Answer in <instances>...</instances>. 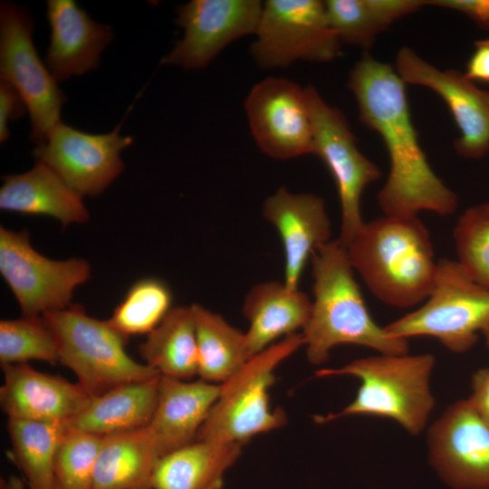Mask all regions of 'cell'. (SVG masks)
I'll use <instances>...</instances> for the list:
<instances>
[{
	"instance_id": "obj_29",
	"label": "cell",
	"mask_w": 489,
	"mask_h": 489,
	"mask_svg": "<svg viewBox=\"0 0 489 489\" xmlns=\"http://www.w3.org/2000/svg\"><path fill=\"white\" fill-rule=\"evenodd\" d=\"M67 422L8 418L12 457L28 489H57L54 457Z\"/></svg>"
},
{
	"instance_id": "obj_38",
	"label": "cell",
	"mask_w": 489,
	"mask_h": 489,
	"mask_svg": "<svg viewBox=\"0 0 489 489\" xmlns=\"http://www.w3.org/2000/svg\"><path fill=\"white\" fill-rule=\"evenodd\" d=\"M0 489H28L24 481L11 475L7 478L0 481Z\"/></svg>"
},
{
	"instance_id": "obj_28",
	"label": "cell",
	"mask_w": 489,
	"mask_h": 489,
	"mask_svg": "<svg viewBox=\"0 0 489 489\" xmlns=\"http://www.w3.org/2000/svg\"><path fill=\"white\" fill-rule=\"evenodd\" d=\"M195 320L198 372L201 379L221 384L250 360L245 335L220 314L192 304Z\"/></svg>"
},
{
	"instance_id": "obj_13",
	"label": "cell",
	"mask_w": 489,
	"mask_h": 489,
	"mask_svg": "<svg viewBox=\"0 0 489 489\" xmlns=\"http://www.w3.org/2000/svg\"><path fill=\"white\" fill-rule=\"evenodd\" d=\"M263 5L259 0H192L179 5L176 23L184 35L161 63L206 68L230 43L254 35Z\"/></svg>"
},
{
	"instance_id": "obj_36",
	"label": "cell",
	"mask_w": 489,
	"mask_h": 489,
	"mask_svg": "<svg viewBox=\"0 0 489 489\" xmlns=\"http://www.w3.org/2000/svg\"><path fill=\"white\" fill-rule=\"evenodd\" d=\"M471 389L467 400L489 424V368L480 369L473 374Z\"/></svg>"
},
{
	"instance_id": "obj_5",
	"label": "cell",
	"mask_w": 489,
	"mask_h": 489,
	"mask_svg": "<svg viewBox=\"0 0 489 489\" xmlns=\"http://www.w3.org/2000/svg\"><path fill=\"white\" fill-rule=\"evenodd\" d=\"M302 346V333L289 335L252 357L221 383L219 397L197 439L244 445L259 434L283 427L286 413L271 407L269 389L275 382L276 368Z\"/></svg>"
},
{
	"instance_id": "obj_16",
	"label": "cell",
	"mask_w": 489,
	"mask_h": 489,
	"mask_svg": "<svg viewBox=\"0 0 489 489\" xmlns=\"http://www.w3.org/2000/svg\"><path fill=\"white\" fill-rule=\"evenodd\" d=\"M395 70L405 83L427 87L446 101L460 130L454 143L460 156L478 159L489 153V91L459 71L439 70L408 47L398 52Z\"/></svg>"
},
{
	"instance_id": "obj_31",
	"label": "cell",
	"mask_w": 489,
	"mask_h": 489,
	"mask_svg": "<svg viewBox=\"0 0 489 489\" xmlns=\"http://www.w3.org/2000/svg\"><path fill=\"white\" fill-rule=\"evenodd\" d=\"M35 360L59 362L56 340L43 316H24L0 321L1 367Z\"/></svg>"
},
{
	"instance_id": "obj_18",
	"label": "cell",
	"mask_w": 489,
	"mask_h": 489,
	"mask_svg": "<svg viewBox=\"0 0 489 489\" xmlns=\"http://www.w3.org/2000/svg\"><path fill=\"white\" fill-rule=\"evenodd\" d=\"M1 368L0 404L8 418L68 422L93 398L78 382L43 373L28 363Z\"/></svg>"
},
{
	"instance_id": "obj_15",
	"label": "cell",
	"mask_w": 489,
	"mask_h": 489,
	"mask_svg": "<svg viewBox=\"0 0 489 489\" xmlns=\"http://www.w3.org/2000/svg\"><path fill=\"white\" fill-rule=\"evenodd\" d=\"M429 461L453 489H489V424L466 399L449 406L427 432Z\"/></svg>"
},
{
	"instance_id": "obj_30",
	"label": "cell",
	"mask_w": 489,
	"mask_h": 489,
	"mask_svg": "<svg viewBox=\"0 0 489 489\" xmlns=\"http://www.w3.org/2000/svg\"><path fill=\"white\" fill-rule=\"evenodd\" d=\"M171 302V291L164 282L156 278L142 279L129 288L107 321L128 339L132 335L149 334L170 311Z\"/></svg>"
},
{
	"instance_id": "obj_27",
	"label": "cell",
	"mask_w": 489,
	"mask_h": 489,
	"mask_svg": "<svg viewBox=\"0 0 489 489\" xmlns=\"http://www.w3.org/2000/svg\"><path fill=\"white\" fill-rule=\"evenodd\" d=\"M324 5L328 22L340 41L368 51L378 34L427 5V1L327 0Z\"/></svg>"
},
{
	"instance_id": "obj_26",
	"label": "cell",
	"mask_w": 489,
	"mask_h": 489,
	"mask_svg": "<svg viewBox=\"0 0 489 489\" xmlns=\"http://www.w3.org/2000/svg\"><path fill=\"white\" fill-rule=\"evenodd\" d=\"M145 364L160 375L187 380L198 372L196 327L192 307L171 308L139 346Z\"/></svg>"
},
{
	"instance_id": "obj_37",
	"label": "cell",
	"mask_w": 489,
	"mask_h": 489,
	"mask_svg": "<svg viewBox=\"0 0 489 489\" xmlns=\"http://www.w3.org/2000/svg\"><path fill=\"white\" fill-rule=\"evenodd\" d=\"M464 74L472 82L489 83V39L475 43V51L466 64Z\"/></svg>"
},
{
	"instance_id": "obj_9",
	"label": "cell",
	"mask_w": 489,
	"mask_h": 489,
	"mask_svg": "<svg viewBox=\"0 0 489 489\" xmlns=\"http://www.w3.org/2000/svg\"><path fill=\"white\" fill-rule=\"evenodd\" d=\"M33 19L25 8L11 2L0 6V78L15 88L31 118L30 138L45 142L59 122L67 98L34 45Z\"/></svg>"
},
{
	"instance_id": "obj_39",
	"label": "cell",
	"mask_w": 489,
	"mask_h": 489,
	"mask_svg": "<svg viewBox=\"0 0 489 489\" xmlns=\"http://www.w3.org/2000/svg\"><path fill=\"white\" fill-rule=\"evenodd\" d=\"M482 334L484 338L485 344L489 349V325L483 331Z\"/></svg>"
},
{
	"instance_id": "obj_34",
	"label": "cell",
	"mask_w": 489,
	"mask_h": 489,
	"mask_svg": "<svg viewBox=\"0 0 489 489\" xmlns=\"http://www.w3.org/2000/svg\"><path fill=\"white\" fill-rule=\"evenodd\" d=\"M27 106L14 86L10 83L0 82V141L5 142L10 136L8 121L15 120L23 117Z\"/></svg>"
},
{
	"instance_id": "obj_11",
	"label": "cell",
	"mask_w": 489,
	"mask_h": 489,
	"mask_svg": "<svg viewBox=\"0 0 489 489\" xmlns=\"http://www.w3.org/2000/svg\"><path fill=\"white\" fill-rule=\"evenodd\" d=\"M0 273L24 316H42L71 305L74 289L91 276L81 258L49 259L31 245L26 230L0 227Z\"/></svg>"
},
{
	"instance_id": "obj_3",
	"label": "cell",
	"mask_w": 489,
	"mask_h": 489,
	"mask_svg": "<svg viewBox=\"0 0 489 489\" xmlns=\"http://www.w3.org/2000/svg\"><path fill=\"white\" fill-rule=\"evenodd\" d=\"M345 248L354 272L383 303L410 308L428 297L437 261L417 216L383 215L365 222Z\"/></svg>"
},
{
	"instance_id": "obj_33",
	"label": "cell",
	"mask_w": 489,
	"mask_h": 489,
	"mask_svg": "<svg viewBox=\"0 0 489 489\" xmlns=\"http://www.w3.org/2000/svg\"><path fill=\"white\" fill-rule=\"evenodd\" d=\"M102 439L68 426L54 457L57 489H91Z\"/></svg>"
},
{
	"instance_id": "obj_2",
	"label": "cell",
	"mask_w": 489,
	"mask_h": 489,
	"mask_svg": "<svg viewBox=\"0 0 489 489\" xmlns=\"http://www.w3.org/2000/svg\"><path fill=\"white\" fill-rule=\"evenodd\" d=\"M313 301L302 336L310 363L321 365L338 345L370 348L379 354H407L406 339L390 336L371 317L346 248L337 239L312 256Z\"/></svg>"
},
{
	"instance_id": "obj_22",
	"label": "cell",
	"mask_w": 489,
	"mask_h": 489,
	"mask_svg": "<svg viewBox=\"0 0 489 489\" xmlns=\"http://www.w3.org/2000/svg\"><path fill=\"white\" fill-rule=\"evenodd\" d=\"M0 208L24 215L48 216L63 226L89 219L82 197L49 166L37 161L27 172L3 177Z\"/></svg>"
},
{
	"instance_id": "obj_21",
	"label": "cell",
	"mask_w": 489,
	"mask_h": 489,
	"mask_svg": "<svg viewBox=\"0 0 489 489\" xmlns=\"http://www.w3.org/2000/svg\"><path fill=\"white\" fill-rule=\"evenodd\" d=\"M312 302L306 293L291 291L284 283L268 281L253 286L244 297L243 313L249 322L245 335L251 359L279 338L306 325Z\"/></svg>"
},
{
	"instance_id": "obj_6",
	"label": "cell",
	"mask_w": 489,
	"mask_h": 489,
	"mask_svg": "<svg viewBox=\"0 0 489 489\" xmlns=\"http://www.w3.org/2000/svg\"><path fill=\"white\" fill-rule=\"evenodd\" d=\"M42 316L56 340L59 363L69 368L93 397L122 384L160 375L130 358L125 350L128 338L108 321L89 316L81 305L71 304Z\"/></svg>"
},
{
	"instance_id": "obj_8",
	"label": "cell",
	"mask_w": 489,
	"mask_h": 489,
	"mask_svg": "<svg viewBox=\"0 0 489 489\" xmlns=\"http://www.w3.org/2000/svg\"><path fill=\"white\" fill-rule=\"evenodd\" d=\"M250 55L264 70L284 69L298 61L329 62L340 54L339 37L331 27L324 2H264Z\"/></svg>"
},
{
	"instance_id": "obj_20",
	"label": "cell",
	"mask_w": 489,
	"mask_h": 489,
	"mask_svg": "<svg viewBox=\"0 0 489 489\" xmlns=\"http://www.w3.org/2000/svg\"><path fill=\"white\" fill-rule=\"evenodd\" d=\"M220 394V384L160 375L157 407L148 427L162 456L197 440Z\"/></svg>"
},
{
	"instance_id": "obj_23",
	"label": "cell",
	"mask_w": 489,
	"mask_h": 489,
	"mask_svg": "<svg viewBox=\"0 0 489 489\" xmlns=\"http://www.w3.org/2000/svg\"><path fill=\"white\" fill-rule=\"evenodd\" d=\"M159 378L122 384L93 397L68 426L101 436L147 427L157 407Z\"/></svg>"
},
{
	"instance_id": "obj_19",
	"label": "cell",
	"mask_w": 489,
	"mask_h": 489,
	"mask_svg": "<svg viewBox=\"0 0 489 489\" xmlns=\"http://www.w3.org/2000/svg\"><path fill=\"white\" fill-rule=\"evenodd\" d=\"M51 40L44 63L57 82L81 76L99 66L113 37L109 25L97 23L72 0L47 1Z\"/></svg>"
},
{
	"instance_id": "obj_35",
	"label": "cell",
	"mask_w": 489,
	"mask_h": 489,
	"mask_svg": "<svg viewBox=\"0 0 489 489\" xmlns=\"http://www.w3.org/2000/svg\"><path fill=\"white\" fill-rule=\"evenodd\" d=\"M427 5L461 12L482 29L489 30V0H430Z\"/></svg>"
},
{
	"instance_id": "obj_24",
	"label": "cell",
	"mask_w": 489,
	"mask_h": 489,
	"mask_svg": "<svg viewBox=\"0 0 489 489\" xmlns=\"http://www.w3.org/2000/svg\"><path fill=\"white\" fill-rule=\"evenodd\" d=\"M243 445L197 439L159 458L151 489H222Z\"/></svg>"
},
{
	"instance_id": "obj_14",
	"label": "cell",
	"mask_w": 489,
	"mask_h": 489,
	"mask_svg": "<svg viewBox=\"0 0 489 489\" xmlns=\"http://www.w3.org/2000/svg\"><path fill=\"white\" fill-rule=\"evenodd\" d=\"M120 126L109 133L92 134L61 121L33 155L82 197L97 196L121 173L120 152L133 142L131 137L120 135Z\"/></svg>"
},
{
	"instance_id": "obj_10",
	"label": "cell",
	"mask_w": 489,
	"mask_h": 489,
	"mask_svg": "<svg viewBox=\"0 0 489 489\" xmlns=\"http://www.w3.org/2000/svg\"><path fill=\"white\" fill-rule=\"evenodd\" d=\"M305 93L313 131V154L334 178L341 212L338 240L345 247L365 223L360 210L362 193L381 173L360 151L344 114L328 104L313 86H306Z\"/></svg>"
},
{
	"instance_id": "obj_12",
	"label": "cell",
	"mask_w": 489,
	"mask_h": 489,
	"mask_svg": "<svg viewBox=\"0 0 489 489\" xmlns=\"http://www.w3.org/2000/svg\"><path fill=\"white\" fill-rule=\"evenodd\" d=\"M251 135L259 149L286 160L313 154V131L305 87L283 77L254 84L244 101Z\"/></svg>"
},
{
	"instance_id": "obj_1",
	"label": "cell",
	"mask_w": 489,
	"mask_h": 489,
	"mask_svg": "<svg viewBox=\"0 0 489 489\" xmlns=\"http://www.w3.org/2000/svg\"><path fill=\"white\" fill-rule=\"evenodd\" d=\"M360 121L381 137L389 158L387 180L377 196L386 216H417L421 211L452 215L457 195L433 171L413 125L406 83L388 63L364 53L349 74Z\"/></svg>"
},
{
	"instance_id": "obj_32",
	"label": "cell",
	"mask_w": 489,
	"mask_h": 489,
	"mask_svg": "<svg viewBox=\"0 0 489 489\" xmlns=\"http://www.w3.org/2000/svg\"><path fill=\"white\" fill-rule=\"evenodd\" d=\"M456 261L479 284L489 289V201L468 207L453 231Z\"/></svg>"
},
{
	"instance_id": "obj_17",
	"label": "cell",
	"mask_w": 489,
	"mask_h": 489,
	"mask_svg": "<svg viewBox=\"0 0 489 489\" xmlns=\"http://www.w3.org/2000/svg\"><path fill=\"white\" fill-rule=\"evenodd\" d=\"M263 215L274 225L284 249V281L298 290L299 281L309 258L331 241V222L324 200L311 193H292L285 187L268 197Z\"/></svg>"
},
{
	"instance_id": "obj_7",
	"label": "cell",
	"mask_w": 489,
	"mask_h": 489,
	"mask_svg": "<svg viewBox=\"0 0 489 489\" xmlns=\"http://www.w3.org/2000/svg\"><path fill=\"white\" fill-rule=\"evenodd\" d=\"M488 325L489 289L476 283L456 260L442 258L423 304L384 328L395 338L433 337L460 354L472 349Z\"/></svg>"
},
{
	"instance_id": "obj_4",
	"label": "cell",
	"mask_w": 489,
	"mask_h": 489,
	"mask_svg": "<svg viewBox=\"0 0 489 489\" xmlns=\"http://www.w3.org/2000/svg\"><path fill=\"white\" fill-rule=\"evenodd\" d=\"M432 354H379L361 358L337 369H322L318 377L352 376L360 385L354 399L340 412L318 416L325 423L342 417L368 415L390 418L410 435L425 428L435 407L430 377Z\"/></svg>"
},
{
	"instance_id": "obj_25",
	"label": "cell",
	"mask_w": 489,
	"mask_h": 489,
	"mask_svg": "<svg viewBox=\"0 0 489 489\" xmlns=\"http://www.w3.org/2000/svg\"><path fill=\"white\" fill-rule=\"evenodd\" d=\"M160 457L148 426L103 436L91 489H151Z\"/></svg>"
}]
</instances>
